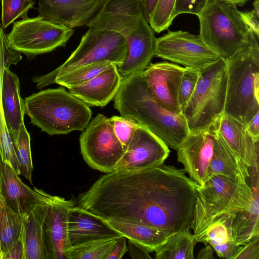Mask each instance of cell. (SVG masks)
Here are the masks:
<instances>
[{
  "label": "cell",
  "mask_w": 259,
  "mask_h": 259,
  "mask_svg": "<svg viewBox=\"0 0 259 259\" xmlns=\"http://www.w3.org/2000/svg\"><path fill=\"white\" fill-rule=\"evenodd\" d=\"M184 169L163 163L105 174L77 199V206L105 220L138 223L174 234L190 229L200 186Z\"/></svg>",
  "instance_id": "6da1fadb"
},
{
  "label": "cell",
  "mask_w": 259,
  "mask_h": 259,
  "mask_svg": "<svg viewBox=\"0 0 259 259\" xmlns=\"http://www.w3.org/2000/svg\"><path fill=\"white\" fill-rule=\"evenodd\" d=\"M143 71L122 76L114 98V108L121 116L148 129L177 150L190 133L186 120L181 113L168 111L155 100Z\"/></svg>",
  "instance_id": "7a4b0ae2"
},
{
  "label": "cell",
  "mask_w": 259,
  "mask_h": 259,
  "mask_svg": "<svg viewBox=\"0 0 259 259\" xmlns=\"http://www.w3.org/2000/svg\"><path fill=\"white\" fill-rule=\"evenodd\" d=\"M24 101L30 123L49 135L83 131L91 119L89 106L64 88L42 90Z\"/></svg>",
  "instance_id": "3957f363"
},
{
  "label": "cell",
  "mask_w": 259,
  "mask_h": 259,
  "mask_svg": "<svg viewBox=\"0 0 259 259\" xmlns=\"http://www.w3.org/2000/svg\"><path fill=\"white\" fill-rule=\"evenodd\" d=\"M249 30L248 45L226 61L224 113L245 126L259 112V37Z\"/></svg>",
  "instance_id": "277c9868"
},
{
  "label": "cell",
  "mask_w": 259,
  "mask_h": 259,
  "mask_svg": "<svg viewBox=\"0 0 259 259\" xmlns=\"http://www.w3.org/2000/svg\"><path fill=\"white\" fill-rule=\"evenodd\" d=\"M197 16L199 35L220 58L227 60L248 45L249 30L235 4L209 0Z\"/></svg>",
  "instance_id": "5b68a950"
},
{
  "label": "cell",
  "mask_w": 259,
  "mask_h": 259,
  "mask_svg": "<svg viewBox=\"0 0 259 259\" xmlns=\"http://www.w3.org/2000/svg\"><path fill=\"white\" fill-rule=\"evenodd\" d=\"M227 83L226 61L223 58L199 71L193 94L181 108L190 133L207 128L224 113Z\"/></svg>",
  "instance_id": "8992f818"
},
{
  "label": "cell",
  "mask_w": 259,
  "mask_h": 259,
  "mask_svg": "<svg viewBox=\"0 0 259 259\" xmlns=\"http://www.w3.org/2000/svg\"><path fill=\"white\" fill-rule=\"evenodd\" d=\"M127 52L125 38L112 31L89 28L76 49L60 66L50 72L32 78L38 89L53 84L54 79L75 68L103 61L117 66L125 60Z\"/></svg>",
  "instance_id": "52a82bcc"
},
{
  "label": "cell",
  "mask_w": 259,
  "mask_h": 259,
  "mask_svg": "<svg viewBox=\"0 0 259 259\" xmlns=\"http://www.w3.org/2000/svg\"><path fill=\"white\" fill-rule=\"evenodd\" d=\"M252 191L246 181L222 175L207 179L198 189L193 218L237 213L249 207Z\"/></svg>",
  "instance_id": "ba28073f"
},
{
  "label": "cell",
  "mask_w": 259,
  "mask_h": 259,
  "mask_svg": "<svg viewBox=\"0 0 259 259\" xmlns=\"http://www.w3.org/2000/svg\"><path fill=\"white\" fill-rule=\"evenodd\" d=\"M73 33V28L56 24L39 15L15 22L7 38L12 49L31 60L38 55L65 47Z\"/></svg>",
  "instance_id": "9c48e42d"
},
{
  "label": "cell",
  "mask_w": 259,
  "mask_h": 259,
  "mask_svg": "<svg viewBox=\"0 0 259 259\" xmlns=\"http://www.w3.org/2000/svg\"><path fill=\"white\" fill-rule=\"evenodd\" d=\"M81 155L92 168L104 174L115 171L125 149L115 136L109 118L98 114L80 136Z\"/></svg>",
  "instance_id": "30bf717a"
},
{
  "label": "cell",
  "mask_w": 259,
  "mask_h": 259,
  "mask_svg": "<svg viewBox=\"0 0 259 259\" xmlns=\"http://www.w3.org/2000/svg\"><path fill=\"white\" fill-rule=\"evenodd\" d=\"M154 56L198 71L221 58L199 35L183 30H168L156 38Z\"/></svg>",
  "instance_id": "8fae6325"
},
{
  "label": "cell",
  "mask_w": 259,
  "mask_h": 259,
  "mask_svg": "<svg viewBox=\"0 0 259 259\" xmlns=\"http://www.w3.org/2000/svg\"><path fill=\"white\" fill-rule=\"evenodd\" d=\"M34 189L42 201L43 229L50 259H66L65 253L69 248L68 214L70 208L77 205V198L67 199L36 187Z\"/></svg>",
  "instance_id": "7c38bea8"
},
{
  "label": "cell",
  "mask_w": 259,
  "mask_h": 259,
  "mask_svg": "<svg viewBox=\"0 0 259 259\" xmlns=\"http://www.w3.org/2000/svg\"><path fill=\"white\" fill-rule=\"evenodd\" d=\"M169 152L163 141L138 124L115 171H138L160 165L164 163Z\"/></svg>",
  "instance_id": "4fadbf2b"
},
{
  "label": "cell",
  "mask_w": 259,
  "mask_h": 259,
  "mask_svg": "<svg viewBox=\"0 0 259 259\" xmlns=\"http://www.w3.org/2000/svg\"><path fill=\"white\" fill-rule=\"evenodd\" d=\"M215 133V122L204 130L190 133L177 150L178 161L183 164L189 178L200 186L206 180Z\"/></svg>",
  "instance_id": "5bb4252c"
},
{
  "label": "cell",
  "mask_w": 259,
  "mask_h": 259,
  "mask_svg": "<svg viewBox=\"0 0 259 259\" xmlns=\"http://www.w3.org/2000/svg\"><path fill=\"white\" fill-rule=\"evenodd\" d=\"M143 17L142 0H105L86 26L116 32L125 37L137 28Z\"/></svg>",
  "instance_id": "9a60e30c"
},
{
  "label": "cell",
  "mask_w": 259,
  "mask_h": 259,
  "mask_svg": "<svg viewBox=\"0 0 259 259\" xmlns=\"http://www.w3.org/2000/svg\"><path fill=\"white\" fill-rule=\"evenodd\" d=\"M185 67L166 61L150 64L143 71L144 80L155 100L168 111L181 113L178 94Z\"/></svg>",
  "instance_id": "2e32d148"
},
{
  "label": "cell",
  "mask_w": 259,
  "mask_h": 259,
  "mask_svg": "<svg viewBox=\"0 0 259 259\" xmlns=\"http://www.w3.org/2000/svg\"><path fill=\"white\" fill-rule=\"evenodd\" d=\"M236 214L222 213L211 218H193L190 228L197 242L210 244L222 258L234 259L239 245L232 236V223Z\"/></svg>",
  "instance_id": "e0dca14e"
},
{
  "label": "cell",
  "mask_w": 259,
  "mask_h": 259,
  "mask_svg": "<svg viewBox=\"0 0 259 259\" xmlns=\"http://www.w3.org/2000/svg\"><path fill=\"white\" fill-rule=\"evenodd\" d=\"M105 0H38L39 15L69 28L86 26Z\"/></svg>",
  "instance_id": "ac0fdd59"
},
{
  "label": "cell",
  "mask_w": 259,
  "mask_h": 259,
  "mask_svg": "<svg viewBox=\"0 0 259 259\" xmlns=\"http://www.w3.org/2000/svg\"><path fill=\"white\" fill-rule=\"evenodd\" d=\"M121 236L99 216L77 205L69 210L67 228L69 248L93 240Z\"/></svg>",
  "instance_id": "d6986e66"
},
{
  "label": "cell",
  "mask_w": 259,
  "mask_h": 259,
  "mask_svg": "<svg viewBox=\"0 0 259 259\" xmlns=\"http://www.w3.org/2000/svg\"><path fill=\"white\" fill-rule=\"evenodd\" d=\"M125 38L127 55L124 61L117 66L122 76L144 71L155 56L156 38L154 30L145 17L137 28Z\"/></svg>",
  "instance_id": "ffe728a7"
},
{
  "label": "cell",
  "mask_w": 259,
  "mask_h": 259,
  "mask_svg": "<svg viewBox=\"0 0 259 259\" xmlns=\"http://www.w3.org/2000/svg\"><path fill=\"white\" fill-rule=\"evenodd\" d=\"M215 124L217 132L249 168L258 165L259 141L246 132L245 126L242 122L224 113Z\"/></svg>",
  "instance_id": "44dd1931"
},
{
  "label": "cell",
  "mask_w": 259,
  "mask_h": 259,
  "mask_svg": "<svg viewBox=\"0 0 259 259\" xmlns=\"http://www.w3.org/2000/svg\"><path fill=\"white\" fill-rule=\"evenodd\" d=\"M122 78L114 64L91 80L68 88V92L89 106L104 107L114 99Z\"/></svg>",
  "instance_id": "7402d4cb"
},
{
  "label": "cell",
  "mask_w": 259,
  "mask_h": 259,
  "mask_svg": "<svg viewBox=\"0 0 259 259\" xmlns=\"http://www.w3.org/2000/svg\"><path fill=\"white\" fill-rule=\"evenodd\" d=\"M18 176L9 164L0 163V194L13 210L25 217L42 201L39 194Z\"/></svg>",
  "instance_id": "603a6c76"
},
{
  "label": "cell",
  "mask_w": 259,
  "mask_h": 259,
  "mask_svg": "<svg viewBox=\"0 0 259 259\" xmlns=\"http://www.w3.org/2000/svg\"><path fill=\"white\" fill-rule=\"evenodd\" d=\"M18 76L9 68L5 70L1 94V103L5 120L12 141L24 123L25 101L20 95Z\"/></svg>",
  "instance_id": "cb8c5ba5"
},
{
  "label": "cell",
  "mask_w": 259,
  "mask_h": 259,
  "mask_svg": "<svg viewBox=\"0 0 259 259\" xmlns=\"http://www.w3.org/2000/svg\"><path fill=\"white\" fill-rule=\"evenodd\" d=\"M252 196L249 206L236 213L232 223V236L235 244L242 245L259 235V168H249Z\"/></svg>",
  "instance_id": "d4e9b609"
},
{
  "label": "cell",
  "mask_w": 259,
  "mask_h": 259,
  "mask_svg": "<svg viewBox=\"0 0 259 259\" xmlns=\"http://www.w3.org/2000/svg\"><path fill=\"white\" fill-rule=\"evenodd\" d=\"M215 175H222L244 181H246L250 176L249 167L234 154L217 132V129L213 154L207 171L206 180Z\"/></svg>",
  "instance_id": "484cf974"
},
{
  "label": "cell",
  "mask_w": 259,
  "mask_h": 259,
  "mask_svg": "<svg viewBox=\"0 0 259 259\" xmlns=\"http://www.w3.org/2000/svg\"><path fill=\"white\" fill-rule=\"evenodd\" d=\"M105 220L121 236L141 245L149 253L155 252L172 235L160 229L138 223Z\"/></svg>",
  "instance_id": "4316f807"
},
{
  "label": "cell",
  "mask_w": 259,
  "mask_h": 259,
  "mask_svg": "<svg viewBox=\"0 0 259 259\" xmlns=\"http://www.w3.org/2000/svg\"><path fill=\"white\" fill-rule=\"evenodd\" d=\"M41 204L24 217L25 259H50L44 233Z\"/></svg>",
  "instance_id": "83f0119b"
},
{
  "label": "cell",
  "mask_w": 259,
  "mask_h": 259,
  "mask_svg": "<svg viewBox=\"0 0 259 259\" xmlns=\"http://www.w3.org/2000/svg\"><path fill=\"white\" fill-rule=\"evenodd\" d=\"M23 222L24 217L13 210L0 194V245L3 259L19 238Z\"/></svg>",
  "instance_id": "f1b7e54d"
},
{
  "label": "cell",
  "mask_w": 259,
  "mask_h": 259,
  "mask_svg": "<svg viewBox=\"0 0 259 259\" xmlns=\"http://www.w3.org/2000/svg\"><path fill=\"white\" fill-rule=\"evenodd\" d=\"M190 229L171 236L156 251V259H194V249L197 243Z\"/></svg>",
  "instance_id": "f546056e"
},
{
  "label": "cell",
  "mask_w": 259,
  "mask_h": 259,
  "mask_svg": "<svg viewBox=\"0 0 259 259\" xmlns=\"http://www.w3.org/2000/svg\"><path fill=\"white\" fill-rule=\"evenodd\" d=\"M114 64L109 61H103L80 66L56 78L53 83L68 89L91 80Z\"/></svg>",
  "instance_id": "4dcf8cb0"
},
{
  "label": "cell",
  "mask_w": 259,
  "mask_h": 259,
  "mask_svg": "<svg viewBox=\"0 0 259 259\" xmlns=\"http://www.w3.org/2000/svg\"><path fill=\"white\" fill-rule=\"evenodd\" d=\"M118 238L91 241L67 249L66 259H105Z\"/></svg>",
  "instance_id": "1f68e13d"
},
{
  "label": "cell",
  "mask_w": 259,
  "mask_h": 259,
  "mask_svg": "<svg viewBox=\"0 0 259 259\" xmlns=\"http://www.w3.org/2000/svg\"><path fill=\"white\" fill-rule=\"evenodd\" d=\"M13 142L20 167V175L32 184V174L33 166L31 152L30 137L24 123L21 126L17 137Z\"/></svg>",
  "instance_id": "d6a6232c"
},
{
  "label": "cell",
  "mask_w": 259,
  "mask_h": 259,
  "mask_svg": "<svg viewBox=\"0 0 259 259\" xmlns=\"http://www.w3.org/2000/svg\"><path fill=\"white\" fill-rule=\"evenodd\" d=\"M2 26L6 28L19 18L27 17L28 11L33 8L34 2L30 0H1Z\"/></svg>",
  "instance_id": "836d02e7"
},
{
  "label": "cell",
  "mask_w": 259,
  "mask_h": 259,
  "mask_svg": "<svg viewBox=\"0 0 259 259\" xmlns=\"http://www.w3.org/2000/svg\"><path fill=\"white\" fill-rule=\"evenodd\" d=\"M176 0H158L149 20L153 30L157 32L167 29L175 18L174 15Z\"/></svg>",
  "instance_id": "e575fe53"
},
{
  "label": "cell",
  "mask_w": 259,
  "mask_h": 259,
  "mask_svg": "<svg viewBox=\"0 0 259 259\" xmlns=\"http://www.w3.org/2000/svg\"><path fill=\"white\" fill-rule=\"evenodd\" d=\"M0 163L9 164L18 175H20L13 142L6 125L2 108L0 111Z\"/></svg>",
  "instance_id": "d590c367"
},
{
  "label": "cell",
  "mask_w": 259,
  "mask_h": 259,
  "mask_svg": "<svg viewBox=\"0 0 259 259\" xmlns=\"http://www.w3.org/2000/svg\"><path fill=\"white\" fill-rule=\"evenodd\" d=\"M21 59L20 53L9 47L7 34L0 25V111L2 108L1 94L5 70L12 65H16Z\"/></svg>",
  "instance_id": "8d00e7d4"
},
{
  "label": "cell",
  "mask_w": 259,
  "mask_h": 259,
  "mask_svg": "<svg viewBox=\"0 0 259 259\" xmlns=\"http://www.w3.org/2000/svg\"><path fill=\"white\" fill-rule=\"evenodd\" d=\"M113 131L126 150L138 124L133 120L122 116L114 115L109 118Z\"/></svg>",
  "instance_id": "74e56055"
},
{
  "label": "cell",
  "mask_w": 259,
  "mask_h": 259,
  "mask_svg": "<svg viewBox=\"0 0 259 259\" xmlns=\"http://www.w3.org/2000/svg\"><path fill=\"white\" fill-rule=\"evenodd\" d=\"M199 76V71L190 67H185L178 94V102L181 108L193 94Z\"/></svg>",
  "instance_id": "f35d334b"
},
{
  "label": "cell",
  "mask_w": 259,
  "mask_h": 259,
  "mask_svg": "<svg viewBox=\"0 0 259 259\" xmlns=\"http://www.w3.org/2000/svg\"><path fill=\"white\" fill-rule=\"evenodd\" d=\"M209 0H176L174 15L189 13L198 15Z\"/></svg>",
  "instance_id": "ab89813d"
},
{
  "label": "cell",
  "mask_w": 259,
  "mask_h": 259,
  "mask_svg": "<svg viewBox=\"0 0 259 259\" xmlns=\"http://www.w3.org/2000/svg\"><path fill=\"white\" fill-rule=\"evenodd\" d=\"M234 259H259V235L240 245Z\"/></svg>",
  "instance_id": "60d3db41"
},
{
  "label": "cell",
  "mask_w": 259,
  "mask_h": 259,
  "mask_svg": "<svg viewBox=\"0 0 259 259\" xmlns=\"http://www.w3.org/2000/svg\"><path fill=\"white\" fill-rule=\"evenodd\" d=\"M26 243L25 226L23 227L19 238L10 251L5 254L3 259H25Z\"/></svg>",
  "instance_id": "b9f144b4"
},
{
  "label": "cell",
  "mask_w": 259,
  "mask_h": 259,
  "mask_svg": "<svg viewBox=\"0 0 259 259\" xmlns=\"http://www.w3.org/2000/svg\"><path fill=\"white\" fill-rule=\"evenodd\" d=\"M240 14L247 28L259 37V12L253 9L250 11H240Z\"/></svg>",
  "instance_id": "7bdbcfd3"
},
{
  "label": "cell",
  "mask_w": 259,
  "mask_h": 259,
  "mask_svg": "<svg viewBox=\"0 0 259 259\" xmlns=\"http://www.w3.org/2000/svg\"><path fill=\"white\" fill-rule=\"evenodd\" d=\"M126 238L123 236L119 237L110 252L105 259H121L128 251Z\"/></svg>",
  "instance_id": "ee69618b"
},
{
  "label": "cell",
  "mask_w": 259,
  "mask_h": 259,
  "mask_svg": "<svg viewBox=\"0 0 259 259\" xmlns=\"http://www.w3.org/2000/svg\"><path fill=\"white\" fill-rule=\"evenodd\" d=\"M127 247L130 256L133 259L152 258L145 248L129 240L127 241Z\"/></svg>",
  "instance_id": "f6af8a7d"
},
{
  "label": "cell",
  "mask_w": 259,
  "mask_h": 259,
  "mask_svg": "<svg viewBox=\"0 0 259 259\" xmlns=\"http://www.w3.org/2000/svg\"><path fill=\"white\" fill-rule=\"evenodd\" d=\"M246 131L253 138L259 139V112L247 123Z\"/></svg>",
  "instance_id": "bcb514c9"
},
{
  "label": "cell",
  "mask_w": 259,
  "mask_h": 259,
  "mask_svg": "<svg viewBox=\"0 0 259 259\" xmlns=\"http://www.w3.org/2000/svg\"><path fill=\"white\" fill-rule=\"evenodd\" d=\"M142 1L144 7V16L146 20L148 22L158 0Z\"/></svg>",
  "instance_id": "7dc6e473"
},
{
  "label": "cell",
  "mask_w": 259,
  "mask_h": 259,
  "mask_svg": "<svg viewBox=\"0 0 259 259\" xmlns=\"http://www.w3.org/2000/svg\"><path fill=\"white\" fill-rule=\"evenodd\" d=\"M214 249L210 244L206 245V246L201 249L198 252L196 258L197 259H214Z\"/></svg>",
  "instance_id": "c3c4849f"
},
{
  "label": "cell",
  "mask_w": 259,
  "mask_h": 259,
  "mask_svg": "<svg viewBox=\"0 0 259 259\" xmlns=\"http://www.w3.org/2000/svg\"><path fill=\"white\" fill-rule=\"evenodd\" d=\"M226 1L233 4H235L236 5H238L239 6H242L244 5L249 0H224Z\"/></svg>",
  "instance_id": "681fc988"
},
{
  "label": "cell",
  "mask_w": 259,
  "mask_h": 259,
  "mask_svg": "<svg viewBox=\"0 0 259 259\" xmlns=\"http://www.w3.org/2000/svg\"><path fill=\"white\" fill-rule=\"evenodd\" d=\"M30 1H33V0H30Z\"/></svg>",
  "instance_id": "f907efd6"
},
{
  "label": "cell",
  "mask_w": 259,
  "mask_h": 259,
  "mask_svg": "<svg viewBox=\"0 0 259 259\" xmlns=\"http://www.w3.org/2000/svg\"><path fill=\"white\" fill-rule=\"evenodd\" d=\"M0 247H1V245H0Z\"/></svg>",
  "instance_id": "816d5d0a"
}]
</instances>
